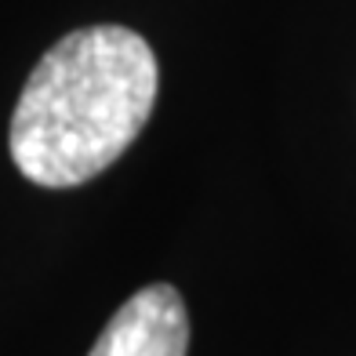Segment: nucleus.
Wrapping results in <instances>:
<instances>
[{"mask_svg":"<svg viewBox=\"0 0 356 356\" xmlns=\"http://www.w3.org/2000/svg\"><path fill=\"white\" fill-rule=\"evenodd\" d=\"M189 313L171 284H149L131 295L102 327L88 356H186Z\"/></svg>","mask_w":356,"mask_h":356,"instance_id":"2","label":"nucleus"},{"mask_svg":"<svg viewBox=\"0 0 356 356\" xmlns=\"http://www.w3.org/2000/svg\"><path fill=\"white\" fill-rule=\"evenodd\" d=\"M156 55L127 26H88L44 51L11 117V160L70 189L117 164L156 102Z\"/></svg>","mask_w":356,"mask_h":356,"instance_id":"1","label":"nucleus"}]
</instances>
